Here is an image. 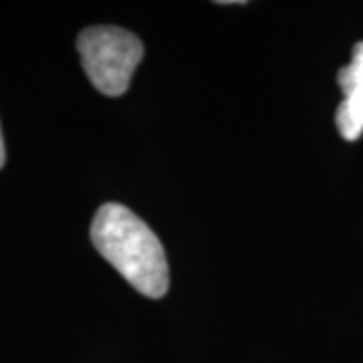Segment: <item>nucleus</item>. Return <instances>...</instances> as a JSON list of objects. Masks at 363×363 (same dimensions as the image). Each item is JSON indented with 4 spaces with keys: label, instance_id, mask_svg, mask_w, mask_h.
<instances>
[{
    "label": "nucleus",
    "instance_id": "20e7f679",
    "mask_svg": "<svg viewBox=\"0 0 363 363\" xmlns=\"http://www.w3.org/2000/svg\"><path fill=\"white\" fill-rule=\"evenodd\" d=\"M6 162V150H4V140H2V130H0V168Z\"/></svg>",
    "mask_w": 363,
    "mask_h": 363
},
{
    "label": "nucleus",
    "instance_id": "f03ea898",
    "mask_svg": "<svg viewBox=\"0 0 363 363\" xmlns=\"http://www.w3.org/2000/svg\"><path fill=\"white\" fill-rule=\"evenodd\" d=\"M81 65L91 85L107 97H119L130 87L143 59L140 37L119 26H89L77 39Z\"/></svg>",
    "mask_w": 363,
    "mask_h": 363
},
{
    "label": "nucleus",
    "instance_id": "f257e3e1",
    "mask_svg": "<svg viewBox=\"0 0 363 363\" xmlns=\"http://www.w3.org/2000/svg\"><path fill=\"white\" fill-rule=\"evenodd\" d=\"M91 242L138 293L150 298L168 293L169 272L164 247L130 208L116 202L99 208L91 222Z\"/></svg>",
    "mask_w": 363,
    "mask_h": 363
},
{
    "label": "nucleus",
    "instance_id": "7ed1b4c3",
    "mask_svg": "<svg viewBox=\"0 0 363 363\" xmlns=\"http://www.w3.org/2000/svg\"><path fill=\"white\" fill-rule=\"evenodd\" d=\"M337 81L343 101L337 107L335 123L347 142H355L363 133V40L353 47L351 63L339 71Z\"/></svg>",
    "mask_w": 363,
    "mask_h": 363
}]
</instances>
